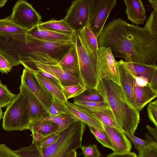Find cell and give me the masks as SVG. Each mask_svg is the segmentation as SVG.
Here are the masks:
<instances>
[{"mask_svg": "<svg viewBox=\"0 0 157 157\" xmlns=\"http://www.w3.org/2000/svg\"><path fill=\"white\" fill-rule=\"evenodd\" d=\"M103 127L111 141L113 152L123 153L130 151L132 144L123 131H119L113 128L102 123Z\"/></svg>", "mask_w": 157, "mask_h": 157, "instance_id": "cell-16", "label": "cell"}, {"mask_svg": "<svg viewBox=\"0 0 157 157\" xmlns=\"http://www.w3.org/2000/svg\"><path fill=\"white\" fill-rule=\"evenodd\" d=\"M57 64L79 78V66L76 45L71 47Z\"/></svg>", "mask_w": 157, "mask_h": 157, "instance_id": "cell-22", "label": "cell"}, {"mask_svg": "<svg viewBox=\"0 0 157 157\" xmlns=\"http://www.w3.org/2000/svg\"><path fill=\"white\" fill-rule=\"evenodd\" d=\"M27 33L32 36L42 40L57 43H64L73 40L75 35L61 34L39 28L37 25Z\"/></svg>", "mask_w": 157, "mask_h": 157, "instance_id": "cell-17", "label": "cell"}, {"mask_svg": "<svg viewBox=\"0 0 157 157\" xmlns=\"http://www.w3.org/2000/svg\"><path fill=\"white\" fill-rule=\"evenodd\" d=\"M85 124L79 121L74 122L60 133V137L56 142L43 149L41 154L39 153L36 146L33 144L14 152L20 157H66L69 152L82 146Z\"/></svg>", "mask_w": 157, "mask_h": 157, "instance_id": "cell-3", "label": "cell"}, {"mask_svg": "<svg viewBox=\"0 0 157 157\" xmlns=\"http://www.w3.org/2000/svg\"><path fill=\"white\" fill-rule=\"evenodd\" d=\"M125 65L134 76H141L147 78L150 83L155 74L157 73V66L133 62H125Z\"/></svg>", "mask_w": 157, "mask_h": 157, "instance_id": "cell-21", "label": "cell"}, {"mask_svg": "<svg viewBox=\"0 0 157 157\" xmlns=\"http://www.w3.org/2000/svg\"><path fill=\"white\" fill-rule=\"evenodd\" d=\"M34 73L39 82L52 97L65 102L67 101L59 85L51 79L44 75L39 71Z\"/></svg>", "mask_w": 157, "mask_h": 157, "instance_id": "cell-23", "label": "cell"}, {"mask_svg": "<svg viewBox=\"0 0 157 157\" xmlns=\"http://www.w3.org/2000/svg\"><path fill=\"white\" fill-rule=\"evenodd\" d=\"M65 103L67 107L68 110L67 114L70 115L76 121H82L88 126L105 131L101 123L92 113L73 103L67 101Z\"/></svg>", "mask_w": 157, "mask_h": 157, "instance_id": "cell-15", "label": "cell"}, {"mask_svg": "<svg viewBox=\"0 0 157 157\" xmlns=\"http://www.w3.org/2000/svg\"><path fill=\"white\" fill-rule=\"evenodd\" d=\"M144 28L157 40V9H153Z\"/></svg>", "mask_w": 157, "mask_h": 157, "instance_id": "cell-32", "label": "cell"}, {"mask_svg": "<svg viewBox=\"0 0 157 157\" xmlns=\"http://www.w3.org/2000/svg\"><path fill=\"white\" fill-rule=\"evenodd\" d=\"M96 89L112 110L123 132L134 135L140 123V113L127 101L121 86L111 80L102 79Z\"/></svg>", "mask_w": 157, "mask_h": 157, "instance_id": "cell-2", "label": "cell"}, {"mask_svg": "<svg viewBox=\"0 0 157 157\" xmlns=\"http://www.w3.org/2000/svg\"><path fill=\"white\" fill-rule=\"evenodd\" d=\"M3 113L2 109L0 108V121L2 118Z\"/></svg>", "mask_w": 157, "mask_h": 157, "instance_id": "cell-51", "label": "cell"}, {"mask_svg": "<svg viewBox=\"0 0 157 157\" xmlns=\"http://www.w3.org/2000/svg\"><path fill=\"white\" fill-rule=\"evenodd\" d=\"M134 77L135 79V83L138 86H143L149 84L147 79L144 77L140 76Z\"/></svg>", "mask_w": 157, "mask_h": 157, "instance_id": "cell-44", "label": "cell"}, {"mask_svg": "<svg viewBox=\"0 0 157 157\" xmlns=\"http://www.w3.org/2000/svg\"><path fill=\"white\" fill-rule=\"evenodd\" d=\"M28 36L29 54L25 68L33 73L38 71L35 63L57 64L75 42V36L73 40L68 42L57 43L40 40L28 33Z\"/></svg>", "mask_w": 157, "mask_h": 157, "instance_id": "cell-4", "label": "cell"}, {"mask_svg": "<svg viewBox=\"0 0 157 157\" xmlns=\"http://www.w3.org/2000/svg\"><path fill=\"white\" fill-rule=\"evenodd\" d=\"M2 128L8 131L28 129L30 123L28 103L20 92L7 106L2 117Z\"/></svg>", "mask_w": 157, "mask_h": 157, "instance_id": "cell-5", "label": "cell"}, {"mask_svg": "<svg viewBox=\"0 0 157 157\" xmlns=\"http://www.w3.org/2000/svg\"><path fill=\"white\" fill-rule=\"evenodd\" d=\"M60 86L67 101L69 98H74L79 95L86 89L81 85L64 86L60 84Z\"/></svg>", "mask_w": 157, "mask_h": 157, "instance_id": "cell-33", "label": "cell"}, {"mask_svg": "<svg viewBox=\"0 0 157 157\" xmlns=\"http://www.w3.org/2000/svg\"><path fill=\"white\" fill-rule=\"evenodd\" d=\"M90 132L95 136L97 141L104 147L113 150V147L107 134L105 131L96 129L93 127L88 126Z\"/></svg>", "mask_w": 157, "mask_h": 157, "instance_id": "cell-31", "label": "cell"}, {"mask_svg": "<svg viewBox=\"0 0 157 157\" xmlns=\"http://www.w3.org/2000/svg\"><path fill=\"white\" fill-rule=\"evenodd\" d=\"M21 82L37 98L48 111L53 97L39 82L35 74L24 68L21 77Z\"/></svg>", "mask_w": 157, "mask_h": 157, "instance_id": "cell-11", "label": "cell"}, {"mask_svg": "<svg viewBox=\"0 0 157 157\" xmlns=\"http://www.w3.org/2000/svg\"><path fill=\"white\" fill-rule=\"evenodd\" d=\"M7 2V0H0V8L5 6Z\"/></svg>", "mask_w": 157, "mask_h": 157, "instance_id": "cell-50", "label": "cell"}, {"mask_svg": "<svg viewBox=\"0 0 157 157\" xmlns=\"http://www.w3.org/2000/svg\"><path fill=\"white\" fill-rule=\"evenodd\" d=\"M137 157H157V144H150L139 151Z\"/></svg>", "mask_w": 157, "mask_h": 157, "instance_id": "cell-38", "label": "cell"}, {"mask_svg": "<svg viewBox=\"0 0 157 157\" xmlns=\"http://www.w3.org/2000/svg\"><path fill=\"white\" fill-rule=\"evenodd\" d=\"M37 26L40 28L56 33L69 35H75V32L66 23L63 19L57 20L51 19L40 22Z\"/></svg>", "mask_w": 157, "mask_h": 157, "instance_id": "cell-24", "label": "cell"}, {"mask_svg": "<svg viewBox=\"0 0 157 157\" xmlns=\"http://www.w3.org/2000/svg\"><path fill=\"white\" fill-rule=\"evenodd\" d=\"M39 71L42 74H43L44 75V76L47 77L50 79H51L54 82H55L57 84H58V85H59L60 86V85L61 84L60 82L59 81L57 80V79H56V78L52 76L51 75L46 73V72L41 71Z\"/></svg>", "mask_w": 157, "mask_h": 157, "instance_id": "cell-47", "label": "cell"}, {"mask_svg": "<svg viewBox=\"0 0 157 157\" xmlns=\"http://www.w3.org/2000/svg\"><path fill=\"white\" fill-rule=\"evenodd\" d=\"M41 121H50L56 124L58 126V129L56 133V134L60 133L76 121L70 115L67 113L49 116Z\"/></svg>", "mask_w": 157, "mask_h": 157, "instance_id": "cell-26", "label": "cell"}, {"mask_svg": "<svg viewBox=\"0 0 157 157\" xmlns=\"http://www.w3.org/2000/svg\"><path fill=\"white\" fill-rule=\"evenodd\" d=\"M75 44L78 59L79 79L84 87L96 88L97 84V56H94L86 52L76 34Z\"/></svg>", "mask_w": 157, "mask_h": 157, "instance_id": "cell-6", "label": "cell"}, {"mask_svg": "<svg viewBox=\"0 0 157 157\" xmlns=\"http://www.w3.org/2000/svg\"><path fill=\"white\" fill-rule=\"evenodd\" d=\"M125 135L133 143L135 148L138 152L148 146L151 143L147 140L139 138L127 132L123 131Z\"/></svg>", "mask_w": 157, "mask_h": 157, "instance_id": "cell-36", "label": "cell"}, {"mask_svg": "<svg viewBox=\"0 0 157 157\" xmlns=\"http://www.w3.org/2000/svg\"><path fill=\"white\" fill-rule=\"evenodd\" d=\"M134 93L136 109L139 113L157 96V93L151 88L149 84L146 86H140L135 83Z\"/></svg>", "mask_w": 157, "mask_h": 157, "instance_id": "cell-19", "label": "cell"}, {"mask_svg": "<svg viewBox=\"0 0 157 157\" xmlns=\"http://www.w3.org/2000/svg\"><path fill=\"white\" fill-rule=\"evenodd\" d=\"M19 89L28 104L30 123L41 121L49 116L46 108L27 86L21 83Z\"/></svg>", "mask_w": 157, "mask_h": 157, "instance_id": "cell-13", "label": "cell"}, {"mask_svg": "<svg viewBox=\"0 0 157 157\" xmlns=\"http://www.w3.org/2000/svg\"><path fill=\"white\" fill-rule=\"evenodd\" d=\"M127 18L138 25L143 24L146 19V12L141 0H125Z\"/></svg>", "mask_w": 157, "mask_h": 157, "instance_id": "cell-18", "label": "cell"}, {"mask_svg": "<svg viewBox=\"0 0 157 157\" xmlns=\"http://www.w3.org/2000/svg\"><path fill=\"white\" fill-rule=\"evenodd\" d=\"M117 2L116 0H91L88 25L97 38Z\"/></svg>", "mask_w": 157, "mask_h": 157, "instance_id": "cell-8", "label": "cell"}, {"mask_svg": "<svg viewBox=\"0 0 157 157\" xmlns=\"http://www.w3.org/2000/svg\"><path fill=\"white\" fill-rule=\"evenodd\" d=\"M92 114L103 124L119 131H123L117 124L110 108L94 113Z\"/></svg>", "mask_w": 157, "mask_h": 157, "instance_id": "cell-27", "label": "cell"}, {"mask_svg": "<svg viewBox=\"0 0 157 157\" xmlns=\"http://www.w3.org/2000/svg\"><path fill=\"white\" fill-rule=\"evenodd\" d=\"M8 17L27 32L37 26L41 22L42 18L32 5L24 0L16 2L12 13Z\"/></svg>", "mask_w": 157, "mask_h": 157, "instance_id": "cell-9", "label": "cell"}, {"mask_svg": "<svg viewBox=\"0 0 157 157\" xmlns=\"http://www.w3.org/2000/svg\"><path fill=\"white\" fill-rule=\"evenodd\" d=\"M97 58V84L104 79L111 80L120 86L119 63L115 59L110 48L99 47Z\"/></svg>", "mask_w": 157, "mask_h": 157, "instance_id": "cell-7", "label": "cell"}, {"mask_svg": "<svg viewBox=\"0 0 157 157\" xmlns=\"http://www.w3.org/2000/svg\"><path fill=\"white\" fill-rule=\"evenodd\" d=\"M107 157H137L136 154L131 151L123 153L113 152L108 155Z\"/></svg>", "mask_w": 157, "mask_h": 157, "instance_id": "cell-43", "label": "cell"}, {"mask_svg": "<svg viewBox=\"0 0 157 157\" xmlns=\"http://www.w3.org/2000/svg\"><path fill=\"white\" fill-rule=\"evenodd\" d=\"M80 148L84 157H100L101 155L95 144L82 145Z\"/></svg>", "mask_w": 157, "mask_h": 157, "instance_id": "cell-37", "label": "cell"}, {"mask_svg": "<svg viewBox=\"0 0 157 157\" xmlns=\"http://www.w3.org/2000/svg\"><path fill=\"white\" fill-rule=\"evenodd\" d=\"M1 83V80H0V83Z\"/></svg>", "mask_w": 157, "mask_h": 157, "instance_id": "cell-52", "label": "cell"}, {"mask_svg": "<svg viewBox=\"0 0 157 157\" xmlns=\"http://www.w3.org/2000/svg\"><path fill=\"white\" fill-rule=\"evenodd\" d=\"M149 85L151 88L157 93V73L155 74Z\"/></svg>", "mask_w": 157, "mask_h": 157, "instance_id": "cell-45", "label": "cell"}, {"mask_svg": "<svg viewBox=\"0 0 157 157\" xmlns=\"http://www.w3.org/2000/svg\"><path fill=\"white\" fill-rule=\"evenodd\" d=\"M67 107L64 102L53 97L52 103L48 112L49 116L66 114L67 112Z\"/></svg>", "mask_w": 157, "mask_h": 157, "instance_id": "cell-34", "label": "cell"}, {"mask_svg": "<svg viewBox=\"0 0 157 157\" xmlns=\"http://www.w3.org/2000/svg\"><path fill=\"white\" fill-rule=\"evenodd\" d=\"M150 134L155 139L157 140V128H153L149 125H147L146 126Z\"/></svg>", "mask_w": 157, "mask_h": 157, "instance_id": "cell-46", "label": "cell"}, {"mask_svg": "<svg viewBox=\"0 0 157 157\" xmlns=\"http://www.w3.org/2000/svg\"><path fill=\"white\" fill-rule=\"evenodd\" d=\"M73 103L91 113H94L110 108L105 101H74Z\"/></svg>", "mask_w": 157, "mask_h": 157, "instance_id": "cell-30", "label": "cell"}, {"mask_svg": "<svg viewBox=\"0 0 157 157\" xmlns=\"http://www.w3.org/2000/svg\"><path fill=\"white\" fill-rule=\"evenodd\" d=\"M34 64L38 71L51 75L58 80L63 85H81L83 86L78 78L57 64H47L36 62Z\"/></svg>", "mask_w": 157, "mask_h": 157, "instance_id": "cell-12", "label": "cell"}, {"mask_svg": "<svg viewBox=\"0 0 157 157\" xmlns=\"http://www.w3.org/2000/svg\"><path fill=\"white\" fill-rule=\"evenodd\" d=\"M27 32L13 23L8 17L0 19V36Z\"/></svg>", "mask_w": 157, "mask_h": 157, "instance_id": "cell-28", "label": "cell"}, {"mask_svg": "<svg viewBox=\"0 0 157 157\" xmlns=\"http://www.w3.org/2000/svg\"><path fill=\"white\" fill-rule=\"evenodd\" d=\"M117 62L119 63L120 86L124 91L127 101L137 110L134 93L135 83L134 77L126 67L123 60L121 59Z\"/></svg>", "mask_w": 157, "mask_h": 157, "instance_id": "cell-14", "label": "cell"}, {"mask_svg": "<svg viewBox=\"0 0 157 157\" xmlns=\"http://www.w3.org/2000/svg\"><path fill=\"white\" fill-rule=\"evenodd\" d=\"M60 136V133H54L45 137L42 142V148H45L54 144L58 140Z\"/></svg>", "mask_w": 157, "mask_h": 157, "instance_id": "cell-40", "label": "cell"}, {"mask_svg": "<svg viewBox=\"0 0 157 157\" xmlns=\"http://www.w3.org/2000/svg\"><path fill=\"white\" fill-rule=\"evenodd\" d=\"M97 38L99 47L109 48L114 58H124L125 62L156 64L157 40L144 27L116 18L104 27Z\"/></svg>", "mask_w": 157, "mask_h": 157, "instance_id": "cell-1", "label": "cell"}, {"mask_svg": "<svg viewBox=\"0 0 157 157\" xmlns=\"http://www.w3.org/2000/svg\"><path fill=\"white\" fill-rule=\"evenodd\" d=\"M147 113L149 120L157 128V100L150 102L147 107Z\"/></svg>", "mask_w": 157, "mask_h": 157, "instance_id": "cell-39", "label": "cell"}, {"mask_svg": "<svg viewBox=\"0 0 157 157\" xmlns=\"http://www.w3.org/2000/svg\"><path fill=\"white\" fill-rule=\"evenodd\" d=\"M0 157H20L5 144H0Z\"/></svg>", "mask_w": 157, "mask_h": 157, "instance_id": "cell-42", "label": "cell"}, {"mask_svg": "<svg viewBox=\"0 0 157 157\" xmlns=\"http://www.w3.org/2000/svg\"><path fill=\"white\" fill-rule=\"evenodd\" d=\"M77 152L75 150H72L67 154L66 157H76Z\"/></svg>", "mask_w": 157, "mask_h": 157, "instance_id": "cell-48", "label": "cell"}, {"mask_svg": "<svg viewBox=\"0 0 157 157\" xmlns=\"http://www.w3.org/2000/svg\"><path fill=\"white\" fill-rule=\"evenodd\" d=\"M75 34L86 52L89 54L97 56L99 48L97 38L88 25Z\"/></svg>", "mask_w": 157, "mask_h": 157, "instance_id": "cell-20", "label": "cell"}, {"mask_svg": "<svg viewBox=\"0 0 157 157\" xmlns=\"http://www.w3.org/2000/svg\"><path fill=\"white\" fill-rule=\"evenodd\" d=\"M91 0L73 1L63 19L75 33L88 25Z\"/></svg>", "mask_w": 157, "mask_h": 157, "instance_id": "cell-10", "label": "cell"}, {"mask_svg": "<svg viewBox=\"0 0 157 157\" xmlns=\"http://www.w3.org/2000/svg\"><path fill=\"white\" fill-rule=\"evenodd\" d=\"M12 67L9 61L0 53V72L7 74Z\"/></svg>", "mask_w": 157, "mask_h": 157, "instance_id": "cell-41", "label": "cell"}, {"mask_svg": "<svg viewBox=\"0 0 157 157\" xmlns=\"http://www.w3.org/2000/svg\"><path fill=\"white\" fill-rule=\"evenodd\" d=\"M74 101H104L102 97L96 88H86L82 93L74 98Z\"/></svg>", "mask_w": 157, "mask_h": 157, "instance_id": "cell-29", "label": "cell"}, {"mask_svg": "<svg viewBox=\"0 0 157 157\" xmlns=\"http://www.w3.org/2000/svg\"><path fill=\"white\" fill-rule=\"evenodd\" d=\"M58 128L57 124L50 121H40L30 123L28 129L39 133L45 137L56 133Z\"/></svg>", "mask_w": 157, "mask_h": 157, "instance_id": "cell-25", "label": "cell"}, {"mask_svg": "<svg viewBox=\"0 0 157 157\" xmlns=\"http://www.w3.org/2000/svg\"><path fill=\"white\" fill-rule=\"evenodd\" d=\"M16 96L8 89L6 85L0 83V108L7 106Z\"/></svg>", "mask_w": 157, "mask_h": 157, "instance_id": "cell-35", "label": "cell"}, {"mask_svg": "<svg viewBox=\"0 0 157 157\" xmlns=\"http://www.w3.org/2000/svg\"><path fill=\"white\" fill-rule=\"evenodd\" d=\"M148 1L153 9H157V0H148Z\"/></svg>", "mask_w": 157, "mask_h": 157, "instance_id": "cell-49", "label": "cell"}]
</instances>
